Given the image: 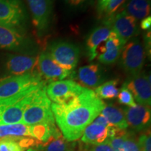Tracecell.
Listing matches in <instances>:
<instances>
[{
	"mask_svg": "<svg viewBox=\"0 0 151 151\" xmlns=\"http://www.w3.org/2000/svg\"><path fill=\"white\" fill-rule=\"evenodd\" d=\"M105 106L93 90L85 88L70 103L64 105L52 103L51 109L62 136L71 142L82 137L86 128L101 113Z\"/></svg>",
	"mask_w": 151,
	"mask_h": 151,
	"instance_id": "1",
	"label": "cell"
},
{
	"mask_svg": "<svg viewBox=\"0 0 151 151\" xmlns=\"http://www.w3.org/2000/svg\"><path fill=\"white\" fill-rule=\"evenodd\" d=\"M46 83L39 71L10 76L0 80V107L5 106L24 97L41 85Z\"/></svg>",
	"mask_w": 151,
	"mask_h": 151,
	"instance_id": "2",
	"label": "cell"
},
{
	"mask_svg": "<svg viewBox=\"0 0 151 151\" xmlns=\"http://www.w3.org/2000/svg\"><path fill=\"white\" fill-rule=\"evenodd\" d=\"M46 85L39 88L35 92L31 103L25 109L20 123L26 125L37 124H55L51 101L46 92Z\"/></svg>",
	"mask_w": 151,
	"mask_h": 151,
	"instance_id": "3",
	"label": "cell"
},
{
	"mask_svg": "<svg viewBox=\"0 0 151 151\" xmlns=\"http://www.w3.org/2000/svg\"><path fill=\"white\" fill-rule=\"evenodd\" d=\"M145 61V50L140 39L134 37L124 45L120 55V65L129 76L141 73Z\"/></svg>",
	"mask_w": 151,
	"mask_h": 151,
	"instance_id": "4",
	"label": "cell"
},
{
	"mask_svg": "<svg viewBox=\"0 0 151 151\" xmlns=\"http://www.w3.org/2000/svg\"><path fill=\"white\" fill-rule=\"evenodd\" d=\"M85 88L72 80H62L50 82L46 87L49 99L57 104L70 103L83 91Z\"/></svg>",
	"mask_w": 151,
	"mask_h": 151,
	"instance_id": "5",
	"label": "cell"
},
{
	"mask_svg": "<svg viewBox=\"0 0 151 151\" xmlns=\"http://www.w3.org/2000/svg\"><path fill=\"white\" fill-rule=\"evenodd\" d=\"M48 52L62 67L70 72H74L80 58L78 46L66 41H57L49 46Z\"/></svg>",
	"mask_w": 151,
	"mask_h": 151,
	"instance_id": "6",
	"label": "cell"
},
{
	"mask_svg": "<svg viewBox=\"0 0 151 151\" xmlns=\"http://www.w3.org/2000/svg\"><path fill=\"white\" fill-rule=\"evenodd\" d=\"M26 17L22 0H0V24L20 31Z\"/></svg>",
	"mask_w": 151,
	"mask_h": 151,
	"instance_id": "7",
	"label": "cell"
},
{
	"mask_svg": "<svg viewBox=\"0 0 151 151\" xmlns=\"http://www.w3.org/2000/svg\"><path fill=\"white\" fill-rule=\"evenodd\" d=\"M137 22L135 18L121 10L111 18L104 20L103 23L111 27L124 46L139 33Z\"/></svg>",
	"mask_w": 151,
	"mask_h": 151,
	"instance_id": "8",
	"label": "cell"
},
{
	"mask_svg": "<svg viewBox=\"0 0 151 151\" xmlns=\"http://www.w3.org/2000/svg\"><path fill=\"white\" fill-rule=\"evenodd\" d=\"M26 2L31 12L34 27L38 35H43L50 25L52 0H26Z\"/></svg>",
	"mask_w": 151,
	"mask_h": 151,
	"instance_id": "9",
	"label": "cell"
},
{
	"mask_svg": "<svg viewBox=\"0 0 151 151\" xmlns=\"http://www.w3.org/2000/svg\"><path fill=\"white\" fill-rule=\"evenodd\" d=\"M44 85L46 83L37 87L14 102L5 106L0 107V125L20 123L24 111L31 103L36 91Z\"/></svg>",
	"mask_w": 151,
	"mask_h": 151,
	"instance_id": "10",
	"label": "cell"
},
{
	"mask_svg": "<svg viewBox=\"0 0 151 151\" xmlns=\"http://www.w3.org/2000/svg\"><path fill=\"white\" fill-rule=\"evenodd\" d=\"M133 95L139 104L150 106V76L141 72L134 76L129 77L123 84Z\"/></svg>",
	"mask_w": 151,
	"mask_h": 151,
	"instance_id": "11",
	"label": "cell"
},
{
	"mask_svg": "<svg viewBox=\"0 0 151 151\" xmlns=\"http://www.w3.org/2000/svg\"><path fill=\"white\" fill-rule=\"evenodd\" d=\"M37 68L43 79L52 82L73 77L74 74V73L70 72L58 65L48 52H41L38 57Z\"/></svg>",
	"mask_w": 151,
	"mask_h": 151,
	"instance_id": "12",
	"label": "cell"
},
{
	"mask_svg": "<svg viewBox=\"0 0 151 151\" xmlns=\"http://www.w3.org/2000/svg\"><path fill=\"white\" fill-rule=\"evenodd\" d=\"M38 57L26 55H10L5 63L6 70L11 76L23 75L37 71Z\"/></svg>",
	"mask_w": 151,
	"mask_h": 151,
	"instance_id": "13",
	"label": "cell"
},
{
	"mask_svg": "<svg viewBox=\"0 0 151 151\" xmlns=\"http://www.w3.org/2000/svg\"><path fill=\"white\" fill-rule=\"evenodd\" d=\"M124 116L128 126L135 131L140 132L147 129L150 126L151 120L150 106L136 104L124 109Z\"/></svg>",
	"mask_w": 151,
	"mask_h": 151,
	"instance_id": "14",
	"label": "cell"
},
{
	"mask_svg": "<svg viewBox=\"0 0 151 151\" xmlns=\"http://www.w3.org/2000/svg\"><path fill=\"white\" fill-rule=\"evenodd\" d=\"M29 44V41L20 31L0 24V49L21 50Z\"/></svg>",
	"mask_w": 151,
	"mask_h": 151,
	"instance_id": "15",
	"label": "cell"
},
{
	"mask_svg": "<svg viewBox=\"0 0 151 151\" xmlns=\"http://www.w3.org/2000/svg\"><path fill=\"white\" fill-rule=\"evenodd\" d=\"M77 78L83 88L90 90L96 89L104 81L102 69L98 64L84 66L79 68Z\"/></svg>",
	"mask_w": 151,
	"mask_h": 151,
	"instance_id": "16",
	"label": "cell"
},
{
	"mask_svg": "<svg viewBox=\"0 0 151 151\" xmlns=\"http://www.w3.org/2000/svg\"><path fill=\"white\" fill-rule=\"evenodd\" d=\"M111 32V27L103 24L95 28L89 35L86 41V49L90 61L97 58V48L108 39Z\"/></svg>",
	"mask_w": 151,
	"mask_h": 151,
	"instance_id": "17",
	"label": "cell"
},
{
	"mask_svg": "<svg viewBox=\"0 0 151 151\" xmlns=\"http://www.w3.org/2000/svg\"><path fill=\"white\" fill-rule=\"evenodd\" d=\"M109 138V127L92 122L86 128L81 137L82 142L87 145H99Z\"/></svg>",
	"mask_w": 151,
	"mask_h": 151,
	"instance_id": "18",
	"label": "cell"
},
{
	"mask_svg": "<svg viewBox=\"0 0 151 151\" xmlns=\"http://www.w3.org/2000/svg\"><path fill=\"white\" fill-rule=\"evenodd\" d=\"M122 10L136 20H143L150 15V0H126Z\"/></svg>",
	"mask_w": 151,
	"mask_h": 151,
	"instance_id": "19",
	"label": "cell"
},
{
	"mask_svg": "<svg viewBox=\"0 0 151 151\" xmlns=\"http://www.w3.org/2000/svg\"><path fill=\"white\" fill-rule=\"evenodd\" d=\"M101 114L104 116L111 125L121 129H126L128 124L123 111L116 106L106 105Z\"/></svg>",
	"mask_w": 151,
	"mask_h": 151,
	"instance_id": "20",
	"label": "cell"
},
{
	"mask_svg": "<svg viewBox=\"0 0 151 151\" xmlns=\"http://www.w3.org/2000/svg\"><path fill=\"white\" fill-rule=\"evenodd\" d=\"M31 137L29 126L22 123L0 125V139L4 137Z\"/></svg>",
	"mask_w": 151,
	"mask_h": 151,
	"instance_id": "21",
	"label": "cell"
},
{
	"mask_svg": "<svg viewBox=\"0 0 151 151\" xmlns=\"http://www.w3.org/2000/svg\"><path fill=\"white\" fill-rule=\"evenodd\" d=\"M118 80H111L104 83L101 84L94 90V93L99 99H109L118 97L119 90L118 86Z\"/></svg>",
	"mask_w": 151,
	"mask_h": 151,
	"instance_id": "22",
	"label": "cell"
},
{
	"mask_svg": "<svg viewBox=\"0 0 151 151\" xmlns=\"http://www.w3.org/2000/svg\"><path fill=\"white\" fill-rule=\"evenodd\" d=\"M43 151H74L73 146L61 134L52 137L48 142L43 143Z\"/></svg>",
	"mask_w": 151,
	"mask_h": 151,
	"instance_id": "23",
	"label": "cell"
},
{
	"mask_svg": "<svg viewBox=\"0 0 151 151\" xmlns=\"http://www.w3.org/2000/svg\"><path fill=\"white\" fill-rule=\"evenodd\" d=\"M122 48L123 47H118V48L106 50L104 53L99 54L98 55V60L103 65H112L120 58Z\"/></svg>",
	"mask_w": 151,
	"mask_h": 151,
	"instance_id": "24",
	"label": "cell"
},
{
	"mask_svg": "<svg viewBox=\"0 0 151 151\" xmlns=\"http://www.w3.org/2000/svg\"><path fill=\"white\" fill-rule=\"evenodd\" d=\"M126 0H109L104 13V20H109L120 11Z\"/></svg>",
	"mask_w": 151,
	"mask_h": 151,
	"instance_id": "25",
	"label": "cell"
},
{
	"mask_svg": "<svg viewBox=\"0 0 151 151\" xmlns=\"http://www.w3.org/2000/svg\"><path fill=\"white\" fill-rule=\"evenodd\" d=\"M15 137H4L0 139V151H24Z\"/></svg>",
	"mask_w": 151,
	"mask_h": 151,
	"instance_id": "26",
	"label": "cell"
},
{
	"mask_svg": "<svg viewBox=\"0 0 151 151\" xmlns=\"http://www.w3.org/2000/svg\"><path fill=\"white\" fill-rule=\"evenodd\" d=\"M123 147L124 151H141L137 138L131 132H126L123 135Z\"/></svg>",
	"mask_w": 151,
	"mask_h": 151,
	"instance_id": "27",
	"label": "cell"
},
{
	"mask_svg": "<svg viewBox=\"0 0 151 151\" xmlns=\"http://www.w3.org/2000/svg\"><path fill=\"white\" fill-rule=\"evenodd\" d=\"M118 100L120 104L128 106H134L137 104L131 92L124 86H122L121 90L119 91Z\"/></svg>",
	"mask_w": 151,
	"mask_h": 151,
	"instance_id": "28",
	"label": "cell"
},
{
	"mask_svg": "<svg viewBox=\"0 0 151 151\" xmlns=\"http://www.w3.org/2000/svg\"><path fill=\"white\" fill-rule=\"evenodd\" d=\"M138 144L141 151H151V135L150 129H147L138 138Z\"/></svg>",
	"mask_w": 151,
	"mask_h": 151,
	"instance_id": "29",
	"label": "cell"
},
{
	"mask_svg": "<svg viewBox=\"0 0 151 151\" xmlns=\"http://www.w3.org/2000/svg\"><path fill=\"white\" fill-rule=\"evenodd\" d=\"M109 142L113 151H124L123 147V136H117L109 138Z\"/></svg>",
	"mask_w": 151,
	"mask_h": 151,
	"instance_id": "30",
	"label": "cell"
},
{
	"mask_svg": "<svg viewBox=\"0 0 151 151\" xmlns=\"http://www.w3.org/2000/svg\"><path fill=\"white\" fill-rule=\"evenodd\" d=\"M88 151H113V148L110 146L108 139L104 142L99 145H91Z\"/></svg>",
	"mask_w": 151,
	"mask_h": 151,
	"instance_id": "31",
	"label": "cell"
},
{
	"mask_svg": "<svg viewBox=\"0 0 151 151\" xmlns=\"http://www.w3.org/2000/svg\"><path fill=\"white\" fill-rule=\"evenodd\" d=\"M109 0H97V11L98 16H103Z\"/></svg>",
	"mask_w": 151,
	"mask_h": 151,
	"instance_id": "32",
	"label": "cell"
},
{
	"mask_svg": "<svg viewBox=\"0 0 151 151\" xmlns=\"http://www.w3.org/2000/svg\"><path fill=\"white\" fill-rule=\"evenodd\" d=\"M151 27V17L148 16L146 18H143L141 22V28L143 30L148 31L150 30Z\"/></svg>",
	"mask_w": 151,
	"mask_h": 151,
	"instance_id": "33",
	"label": "cell"
},
{
	"mask_svg": "<svg viewBox=\"0 0 151 151\" xmlns=\"http://www.w3.org/2000/svg\"><path fill=\"white\" fill-rule=\"evenodd\" d=\"M69 5L73 7H78L88 2L89 0H66Z\"/></svg>",
	"mask_w": 151,
	"mask_h": 151,
	"instance_id": "34",
	"label": "cell"
},
{
	"mask_svg": "<svg viewBox=\"0 0 151 151\" xmlns=\"http://www.w3.org/2000/svg\"><path fill=\"white\" fill-rule=\"evenodd\" d=\"M145 43H146L147 53H148V50L149 52H150V30H149L148 32L146 35V37H145Z\"/></svg>",
	"mask_w": 151,
	"mask_h": 151,
	"instance_id": "35",
	"label": "cell"
},
{
	"mask_svg": "<svg viewBox=\"0 0 151 151\" xmlns=\"http://www.w3.org/2000/svg\"><path fill=\"white\" fill-rule=\"evenodd\" d=\"M25 151H38L37 149L35 148H28L27 150H26Z\"/></svg>",
	"mask_w": 151,
	"mask_h": 151,
	"instance_id": "36",
	"label": "cell"
}]
</instances>
